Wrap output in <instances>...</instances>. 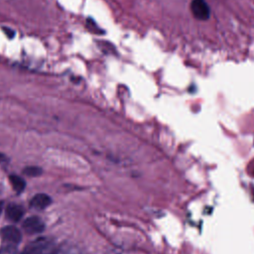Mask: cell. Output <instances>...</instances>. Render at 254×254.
I'll return each mask as SVG.
<instances>
[{
    "label": "cell",
    "instance_id": "6da1fadb",
    "mask_svg": "<svg viewBox=\"0 0 254 254\" xmlns=\"http://www.w3.org/2000/svg\"><path fill=\"white\" fill-rule=\"evenodd\" d=\"M192 15L198 20H207L210 15V9L204 0H192L190 3Z\"/></svg>",
    "mask_w": 254,
    "mask_h": 254
},
{
    "label": "cell",
    "instance_id": "7a4b0ae2",
    "mask_svg": "<svg viewBox=\"0 0 254 254\" xmlns=\"http://www.w3.org/2000/svg\"><path fill=\"white\" fill-rule=\"evenodd\" d=\"M23 228L29 234H36L45 229V223L38 216H31L23 222Z\"/></svg>",
    "mask_w": 254,
    "mask_h": 254
},
{
    "label": "cell",
    "instance_id": "3957f363",
    "mask_svg": "<svg viewBox=\"0 0 254 254\" xmlns=\"http://www.w3.org/2000/svg\"><path fill=\"white\" fill-rule=\"evenodd\" d=\"M24 254H54V252L49 242L46 240H38L30 245Z\"/></svg>",
    "mask_w": 254,
    "mask_h": 254
},
{
    "label": "cell",
    "instance_id": "277c9868",
    "mask_svg": "<svg viewBox=\"0 0 254 254\" xmlns=\"http://www.w3.org/2000/svg\"><path fill=\"white\" fill-rule=\"evenodd\" d=\"M1 235L5 240H7L11 243H19L22 239L20 230L17 227L12 226V225L3 227L1 229Z\"/></svg>",
    "mask_w": 254,
    "mask_h": 254
},
{
    "label": "cell",
    "instance_id": "5b68a950",
    "mask_svg": "<svg viewBox=\"0 0 254 254\" xmlns=\"http://www.w3.org/2000/svg\"><path fill=\"white\" fill-rule=\"evenodd\" d=\"M5 213H6V216H7V218L9 220H11L13 222H17V221H19L22 218V216L24 214V209L19 204L10 203L6 207Z\"/></svg>",
    "mask_w": 254,
    "mask_h": 254
},
{
    "label": "cell",
    "instance_id": "8992f818",
    "mask_svg": "<svg viewBox=\"0 0 254 254\" xmlns=\"http://www.w3.org/2000/svg\"><path fill=\"white\" fill-rule=\"evenodd\" d=\"M51 202H52V198L48 194H46V193H37L36 195H34L32 197V199L30 201V204L34 208L44 209L48 205H50Z\"/></svg>",
    "mask_w": 254,
    "mask_h": 254
},
{
    "label": "cell",
    "instance_id": "52a82bcc",
    "mask_svg": "<svg viewBox=\"0 0 254 254\" xmlns=\"http://www.w3.org/2000/svg\"><path fill=\"white\" fill-rule=\"evenodd\" d=\"M9 181H10V184L13 187V189L18 192L22 191L26 187V182L20 176L10 175L9 176Z\"/></svg>",
    "mask_w": 254,
    "mask_h": 254
},
{
    "label": "cell",
    "instance_id": "ba28073f",
    "mask_svg": "<svg viewBox=\"0 0 254 254\" xmlns=\"http://www.w3.org/2000/svg\"><path fill=\"white\" fill-rule=\"evenodd\" d=\"M23 173L28 177H38L42 175L43 170L37 166H29L23 170Z\"/></svg>",
    "mask_w": 254,
    "mask_h": 254
},
{
    "label": "cell",
    "instance_id": "9c48e42d",
    "mask_svg": "<svg viewBox=\"0 0 254 254\" xmlns=\"http://www.w3.org/2000/svg\"><path fill=\"white\" fill-rule=\"evenodd\" d=\"M0 254H19V251L15 246L7 245L0 249Z\"/></svg>",
    "mask_w": 254,
    "mask_h": 254
},
{
    "label": "cell",
    "instance_id": "30bf717a",
    "mask_svg": "<svg viewBox=\"0 0 254 254\" xmlns=\"http://www.w3.org/2000/svg\"><path fill=\"white\" fill-rule=\"evenodd\" d=\"M86 27L93 33H100V29L98 28V26L95 24V22L92 19H87L86 21Z\"/></svg>",
    "mask_w": 254,
    "mask_h": 254
},
{
    "label": "cell",
    "instance_id": "8fae6325",
    "mask_svg": "<svg viewBox=\"0 0 254 254\" xmlns=\"http://www.w3.org/2000/svg\"><path fill=\"white\" fill-rule=\"evenodd\" d=\"M2 30H3V32L5 33V35L8 37V38H13L14 37V35H15V32L11 29V28H8V27H3L2 28Z\"/></svg>",
    "mask_w": 254,
    "mask_h": 254
},
{
    "label": "cell",
    "instance_id": "7c38bea8",
    "mask_svg": "<svg viewBox=\"0 0 254 254\" xmlns=\"http://www.w3.org/2000/svg\"><path fill=\"white\" fill-rule=\"evenodd\" d=\"M2 206H3V203H2V201H0V212L2 210Z\"/></svg>",
    "mask_w": 254,
    "mask_h": 254
}]
</instances>
